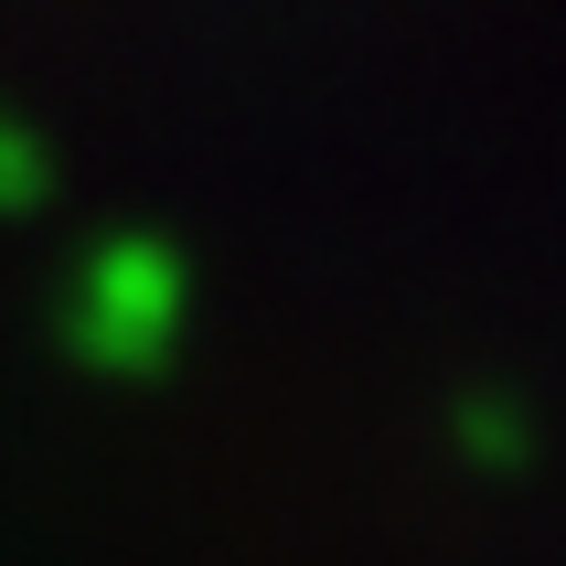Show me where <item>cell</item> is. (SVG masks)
<instances>
[{
  "label": "cell",
  "instance_id": "7a4b0ae2",
  "mask_svg": "<svg viewBox=\"0 0 566 566\" xmlns=\"http://www.w3.org/2000/svg\"><path fill=\"white\" fill-rule=\"evenodd\" d=\"M43 203V150H32V128L0 118V214H32Z\"/></svg>",
  "mask_w": 566,
  "mask_h": 566
},
{
  "label": "cell",
  "instance_id": "6da1fadb",
  "mask_svg": "<svg viewBox=\"0 0 566 566\" xmlns=\"http://www.w3.org/2000/svg\"><path fill=\"white\" fill-rule=\"evenodd\" d=\"M192 321V279L182 256L150 247V235H118V247H96L64 289V343L86 353L96 375H150L160 353L182 343Z\"/></svg>",
  "mask_w": 566,
  "mask_h": 566
}]
</instances>
